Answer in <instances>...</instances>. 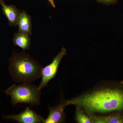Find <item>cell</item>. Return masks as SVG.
Listing matches in <instances>:
<instances>
[{
  "label": "cell",
  "instance_id": "cell-1",
  "mask_svg": "<svg viewBox=\"0 0 123 123\" xmlns=\"http://www.w3.org/2000/svg\"><path fill=\"white\" fill-rule=\"evenodd\" d=\"M66 106L74 105L84 108L88 112L123 111V91L107 89L66 102Z\"/></svg>",
  "mask_w": 123,
  "mask_h": 123
},
{
  "label": "cell",
  "instance_id": "cell-2",
  "mask_svg": "<svg viewBox=\"0 0 123 123\" xmlns=\"http://www.w3.org/2000/svg\"><path fill=\"white\" fill-rule=\"evenodd\" d=\"M9 62V74L15 82L31 84L41 77L42 66L26 53H14Z\"/></svg>",
  "mask_w": 123,
  "mask_h": 123
},
{
  "label": "cell",
  "instance_id": "cell-3",
  "mask_svg": "<svg viewBox=\"0 0 123 123\" xmlns=\"http://www.w3.org/2000/svg\"><path fill=\"white\" fill-rule=\"evenodd\" d=\"M5 93L11 97V103L13 106L20 103L31 106L38 105L40 104L41 90L38 86L31 84L22 83L18 85L13 84Z\"/></svg>",
  "mask_w": 123,
  "mask_h": 123
},
{
  "label": "cell",
  "instance_id": "cell-4",
  "mask_svg": "<svg viewBox=\"0 0 123 123\" xmlns=\"http://www.w3.org/2000/svg\"><path fill=\"white\" fill-rule=\"evenodd\" d=\"M66 50L64 48L62 49L60 52L53 59L50 64L42 68L41 70L42 81L39 86V90L47 86L49 82L55 77L62 58L66 55Z\"/></svg>",
  "mask_w": 123,
  "mask_h": 123
},
{
  "label": "cell",
  "instance_id": "cell-5",
  "mask_svg": "<svg viewBox=\"0 0 123 123\" xmlns=\"http://www.w3.org/2000/svg\"><path fill=\"white\" fill-rule=\"evenodd\" d=\"M6 119L13 120L19 123H43L44 119L33 110L27 107L25 110L18 115L4 117Z\"/></svg>",
  "mask_w": 123,
  "mask_h": 123
},
{
  "label": "cell",
  "instance_id": "cell-6",
  "mask_svg": "<svg viewBox=\"0 0 123 123\" xmlns=\"http://www.w3.org/2000/svg\"><path fill=\"white\" fill-rule=\"evenodd\" d=\"M66 106V102L61 103L57 106L49 108V114L44 119L43 123H59L63 121L64 118V110Z\"/></svg>",
  "mask_w": 123,
  "mask_h": 123
},
{
  "label": "cell",
  "instance_id": "cell-7",
  "mask_svg": "<svg viewBox=\"0 0 123 123\" xmlns=\"http://www.w3.org/2000/svg\"><path fill=\"white\" fill-rule=\"evenodd\" d=\"M3 13L9 21V24L11 26L17 25L20 13L18 10L13 5H7L4 3L1 5Z\"/></svg>",
  "mask_w": 123,
  "mask_h": 123
},
{
  "label": "cell",
  "instance_id": "cell-8",
  "mask_svg": "<svg viewBox=\"0 0 123 123\" xmlns=\"http://www.w3.org/2000/svg\"><path fill=\"white\" fill-rule=\"evenodd\" d=\"M92 123H123V114L116 113L106 116H97L89 114Z\"/></svg>",
  "mask_w": 123,
  "mask_h": 123
},
{
  "label": "cell",
  "instance_id": "cell-9",
  "mask_svg": "<svg viewBox=\"0 0 123 123\" xmlns=\"http://www.w3.org/2000/svg\"><path fill=\"white\" fill-rule=\"evenodd\" d=\"M17 25L19 32L30 35L31 34V17L25 11L20 13Z\"/></svg>",
  "mask_w": 123,
  "mask_h": 123
},
{
  "label": "cell",
  "instance_id": "cell-10",
  "mask_svg": "<svg viewBox=\"0 0 123 123\" xmlns=\"http://www.w3.org/2000/svg\"><path fill=\"white\" fill-rule=\"evenodd\" d=\"M29 35L25 33L19 32L15 34L13 38L14 44L20 47L23 50L30 48V39Z\"/></svg>",
  "mask_w": 123,
  "mask_h": 123
},
{
  "label": "cell",
  "instance_id": "cell-11",
  "mask_svg": "<svg viewBox=\"0 0 123 123\" xmlns=\"http://www.w3.org/2000/svg\"><path fill=\"white\" fill-rule=\"evenodd\" d=\"M76 119L77 121L79 123H92L90 117L86 115L79 108L76 111Z\"/></svg>",
  "mask_w": 123,
  "mask_h": 123
},
{
  "label": "cell",
  "instance_id": "cell-12",
  "mask_svg": "<svg viewBox=\"0 0 123 123\" xmlns=\"http://www.w3.org/2000/svg\"><path fill=\"white\" fill-rule=\"evenodd\" d=\"M99 2H102L106 4H112L116 3L118 0H97Z\"/></svg>",
  "mask_w": 123,
  "mask_h": 123
},
{
  "label": "cell",
  "instance_id": "cell-13",
  "mask_svg": "<svg viewBox=\"0 0 123 123\" xmlns=\"http://www.w3.org/2000/svg\"><path fill=\"white\" fill-rule=\"evenodd\" d=\"M50 2V3L51 5L52 6V7H53V8H55V3H54V1H53V0H48Z\"/></svg>",
  "mask_w": 123,
  "mask_h": 123
},
{
  "label": "cell",
  "instance_id": "cell-14",
  "mask_svg": "<svg viewBox=\"0 0 123 123\" xmlns=\"http://www.w3.org/2000/svg\"><path fill=\"white\" fill-rule=\"evenodd\" d=\"M4 3V2L2 0H0V4L1 5L2 4Z\"/></svg>",
  "mask_w": 123,
  "mask_h": 123
}]
</instances>
